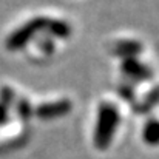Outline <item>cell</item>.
Wrapping results in <instances>:
<instances>
[{
    "mask_svg": "<svg viewBox=\"0 0 159 159\" xmlns=\"http://www.w3.org/2000/svg\"><path fill=\"white\" fill-rule=\"evenodd\" d=\"M47 26H48V30L53 33L54 36H57V37H66V36H70V26L65 22H60V20L47 22Z\"/></svg>",
    "mask_w": 159,
    "mask_h": 159,
    "instance_id": "52a82bcc",
    "label": "cell"
},
{
    "mask_svg": "<svg viewBox=\"0 0 159 159\" xmlns=\"http://www.w3.org/2000/svg\"><path fill=\"white\" fill-rule=\"evenodd\" d=\"M20 113H22V116H23V117L30 116V107H28L26 102H22V104H20Z\"/></svg>",
    "mask_w": 159,
    "mask_h": 159,
    "instance_id": "ba28073f",
    "label": "cell"
},
{
    "mask_svg": "<svg viewBox=\"0 0 159 159\" xmlns=\"http://www.w3.org/2000/svg\"><path fill=\"white\" fill-rule=\"evenodd\" d=\"M122 71L128 77H131L134 80H147L152 76V71L145 65H142L141 62H138L136 59H124V62H122Z\"/></svg>",
    "mask_w": 159,
    "mask_h": 159,
    "instance_id": "3957f363",
    "label": "cell"
},
{
    "mask_svg": "<svg viewBox=\"0 0 159 159\" xmlns=\"http://www.w3.org/2000/svg\"><path fill=\"white\" fill-rule=\"evenodd\" d=\"M47 22H48L47 19H34V20L25 23L20 30L14 31V33L8 37L6 47H8L9 50H20V48H23V47L33 39V36H34L40 28H43V26L47 25Z\"/></svg>",
    "mask_w": 159,
    "mask_h": 159,
    "instance_id": "7a4b0ae2",
    "label": "cell"
},
{
    "mask_svg": "<svg viewBox=\"0 0 159 159\" xmlns=\"http://www.w3.org/2000/svg\"><path fill=\"white\" fill-rule=\"evenodd\" d=\"M144 141L148 145H158L159 144V120H150L147 122L144 131H142Z\"/></svg>",
    "mask_w": 159,
    "mask_h": 159,
    "instance_id": "8992f818",
    "label": "cell"
},
{
    "mask_svg": "<svg viewBox=\"0 0 159 159\" xmlns=\"http://www.w3.org/2000/svg\"><path fill=\"white\" fill-rule=\"evenodd\" d=\"M6 120V108L3 105H0V124Z\"/></svg>",
    "mask_w": 159,
    "mask_h": 159,
    "instance_id": "9c48e42d",
    "label": "cell"
},
{
    "mask_svg": "<svg viewBox=\"0 0 159 159\" xmlns=\"http://www.w3.org/2000/svg\"><path fill=\"white\" fill-rule=\"evenodd\" d=\"M117 122H119L117 110L108 104L101 105L98 122H96V130H94V144L98 148L104 150L110 145L113 133L116 131Z\"/></svg>",
    "mask_w": 159,
    "mask_h": 159,
    "instance_id": "6da1fadb",
    "label": "cell"
},
{
    "mask_svg": "<svg viewBox=\"0 0 159 159\" xmlns=\"http://www.w3.org/2000/svg\"><path fill=\"white\" fill-rule=\"evenodd\" d=\"M141 51H142V45L133 40H124L114 47V54L124 59H134V56H138Z\"/></svg>",
    "mask_w": 159,
    "mask_h": 159,
    "instance_id": "5b68a950",
    "label": "cell"
},
{
    "mask_svg": "<svg viewBox=\"0 0 159 159\" xmlns=\"http://www.w3.org/2000/svg\"><path fill=\"white\" fill-rule=\"evenodd\" d=\"M71 110L70 101H59L54 104H45L37 108V116L43 119H51V117H59L66 114Z\"/></svg>",
    "mask_w": 159,
    "mask_h": 159,
    "instance_id": "277c9868",
    "label": "cell"
}]
</instances>
